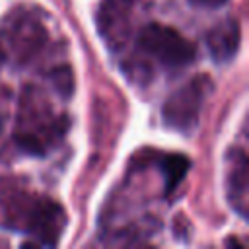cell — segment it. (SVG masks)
<instances>
[{
  "instance_id": "8992f818",
  "label": "cell",
  "mask_w": 249,
  "mask_h": 249,
  "mask_svg": "<svg viewBox=\"0 0 249 249\" xmlns=\"http://www.w3.org/2000/svg\"><path fill=\"white\" fill-rule=\"evenodd\" d=\"M97 31L111 51L124 47L132 25V0H103L95 16Z\"/></svg>"
},
{
  "instance_id": "7c38bea8",
  "label": "cell",
  "mask_w": 249,
  "mask_h": 249,
  "mask_svg": "<svg viewBox=\"0 0 249 249\" xmlns=\"http://www.w3.org/2000/svg\"><path fill=\"white\" fill-rule=\"evenodd\" d=\"M0 62H2V53H0Z\"/></svg>"
},
{
  "instance_id": "ba28073f",
  "label": "cell",
  "mask_w": 249,
  "mask_h": 249,
  "mask_svg": "<svg viewBox=\"0 0 249 249\" xmlns=\"http://www.w3.org/2000/svg\"><path fill=\"white\" fill-rule=\"evenodd\" d=\"M241 41L239 21L235 18H226L214 23L206 33V49L214 62H228L235 56Z\"/></svg>"
},
{
  "instance_id": "52a82bcc",
  "label": "cell",
  "mask_w": 249,
  "mask_h": 249,
  "mask_svg": "<svg viewBox=\"0 0 249 249\" xmlns=\"http://www.w3.org/2000/svg\"><path fill=\"white\" fill-rule=\"evenodd\" d=\"M247 187H249V161L243 148H231L226 167V191L231 208L239 216H247Z\"/></svg>"
},
{
  "instance_id": "7a4b0ae2",
  "label": "cell",
  "mask_w": 249,
  "mask_h": 249,
  "mask_svg": "<svg viewBox=\"0 0 249 249\" xmlns=\"http://www.w3.org/2000/svg\"><path fill=\"white\" fill-rule=\"evenodd\" d=\"M66 128L68 119L64 115H54L51 105L39 95L35 88H25L19 103L14 142L27 154L43 156L64 136Z\"/></svg>"
},
{
  "instance_id": "5b68a950",
  "label": "cell",
  "mask_w": 249,
  "mask_h": 249,
  "mask_svg": "<svg viewBox=\"0 0 249 249\" xmlns=\"http://www.w3.org/2000/svg\"><path fill=\"white\" fill-rule=\"evenodd\" d=\"M45 41H47V31L35 16L12 14L2 29L0 53L2 58H10L18 64H25L43 49Z\"/></svg>"
},
{
  "instance_id": "3957f363",
  "label": "cell",
  "mask_w": 249,
  "mask_h": 249,
  "mask_svg": "<svg viewBox=\"0 0 249 249\" xmlns=\"http://www.w3.org/2000/svg\"><path fill=\"white\" fill-rule=\"evenodd\" d=\"M212 91V82L208 76H195L179 89H175L161 107L163 123L177 132H193L200 119V109Z\"/></svg>"
},
{
  "instance_id": "9c48e42d",
  "label": "cell",
  "mask_w": 249,
  "mask_h": 249,
  "mask_svg": "<svg viewBox=\"0 0 249 249\" xmlns=\"http://www.w3.org/2000/svg\"><path fill=\"white\" fill-rule=\"evenodd\" d=\"M189 165H191V161L183 154H169L160 161V167H161V173L165 179V193L167 195L171 191H175L177 185L185 179Z\"/></svg>"
},
{
  "instance_id": "30bf717a",
  "label": "cell",
  "mask_w": 249,
  "mask_h": 249,
  "mask_svg": "<svg viewBox=\"0 0 249 249\" xmlns=\"http://www.w3.org/2000/svg\"><path fill=\"white\" fill-rule=\"evenodd\" d=\"M51 78H53V82H54V86H56V89H58L60 93L70 95V91H72V88H74V80H72V74H70L68 68H56V70L51 74Z\"/></svg>"
},
{
  "instance_id": "277c9868",
  "label": "cell",
  "mask_w": 249,
  "mask_h": 249,
  "mask_svg": "<svg viewBox=\"0 0 249 249\" xmlns=\"http://www.w3.org/2000/svg\"><path fill=\"white\" fill-rule=\"evenodd\" d=\"M138 49L167 68H183L196 56V47L187 37L161 23H148L140 29Z\"/></svg>"
},
{
  "instance_id": "8fae6325",
  "label": "cell",
  "mask_w": 249,
  "mask_h": 249,
  "mask_svg": "<svg viewBox=\"0 0 249 249\" xmlns=\"http://www.w3.org/2000/svg\"><path fill=\"white\" fill-rule=\"evenodd\" d=\"M195 6H200V8H218L222 4H226L228 0H191Z\"/></svg>"
},
{
  "instance_id": "6da1fadb",
  "label": "cell",
  "mask_w": 249,
  "mask_h": 249,
  "mask_svg": "<svg viewBox=\"0 0 249 249\" xmlns=\"http://www.w3.org/2000/svg\"><path fill=\"white\" fill-rule=\"evenodd\" d=\"M0 226L33 235L43 245H54L66 228V212L47 196L0 185Z\"/></svg>"
}]
</instances>
